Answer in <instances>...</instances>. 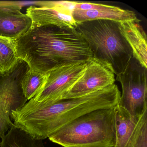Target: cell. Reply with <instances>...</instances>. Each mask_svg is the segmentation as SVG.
I'll return each mask as SVG.
<instances>
[{"label": "cell", "instance_id": "obj_1", "mask_svg": "<svg viewBox=\"0 0 147 147\" xmlns=\"http://www.w3.org/2000/svg\"><path fill=\"white\" fill-rule=\"evenodd\" d=\"M15 44L19 59L25 62L30 69L42 74L93 57L89 46L75 29L32 26L15 40Z\"/></svg>", "mask_w": 147, "mask_h": 147}, {"label": "cell", "instance_id": "obj_2", "mask_svg": "<svg viewBox=\"0 0 147 147\" xmlns=\"http://www.w3.org/2000/svg\"><path fill=\"white\" fill-rule=\"evenodd\" d=\"M120 96L118 87L113 84L87 95L63 99L45 107L12 111L11 118L15 126L34 138L43 140L84 114L114 107Z\"/></svg>", "mask_w": 147, "mask_h": 147}, {"label": "cell", "instance_id": "obj_3", "mask_svg": "<svg viewBox=\"0 0 147 147\" xmlns=\"http://www.w3.org/2000/svg\"><path fill=\"white\" fill-rule=\"evenodd\" d=\"M114 107L98 109L67 124L49 137L63 147H113Z\"/></svg>", "mask_w": 147, "mask_h": 147}, {"label": "cell", "instance_id": "obj_4", "mask_svg": "<svg viewBox=\"0 0 147 147\" xmlns=\"http://www.w3.org/2000/svg\"><path fill=\"white\" fill-rule=\"evenodd\" d=\"M75 30L89 46L93 57L107 63L116 75L124 70L133 57L118 22L102 20L86 21L77 23Z\"/></svg>", "mask_w": 147, "mask_h": 147}, {"label": "cell", "instance_id": "obj_5", "mask_svg": "<svg viewBox=\"0 0 147 147\" xmlns=\"http://www.w3.org/2000/svg\"><path fill=\"white\" fill-rule=\"evenodd\" d=\"M116 80L122 89L118 105L138 117L147 109V68L133 57Z\"/></svg>", "mask_w": 147, "mask_h": 147}, {"label": "cell", "instance_id": "obj_6", "mask_svg": "<svg viewBox=\"0 0 147 147\" xmlns=\"http://www.w3.org/2000/svg\"><path fill=\"white\" fill-rule=\"evenodd\" d=\"M87 61L68 63L47 73L48 78L44 86L22 108H41L61 100L84 73Z\"/></svg>", "mask_w": 147, "mask_h": 147}, {"label": "cell", "instance_id": "obj_7", "mask_svg": "<svg viewBox=\"0 0 147 147\" xmlns=\"http://www.w3.org/2000/svg\"><path fill=\"white\" fill-rule=\"evenodd\" d=\"M29 68L25 62L19 59L12 69L0 73V138L13 125L12 111L22 108L28 100L23 93L21 82Z\"/></svg>", "mask_w": 147, "mask_h": 147}, {"label": "cell", "instance_id": "obj_8", "mask_svg": "<svg viewBox=\"0 0 147 147\" xmlns=\"http://www.w3.org/2000/svg\"><path fill=\"white\" fill-rule=\"evenodd\" d=\"M115 74L107 63L92 57L87 61L84 73L62 99L78 98L114 84Z\"/></svg>", "mask_w": 147, "mask_h": 147}, {"label": "cell", "instance_id": "obj_9", "mask_svg": "<svg viewBox=\"0 0 147 147\" xmlns=\"http://www.w3.org/2000/svg\"><path fill=\"white\" fill-rule=\"evenodd\" d=\"M74 1H45L42 7L31 5L26 14L32 21V26H54L75 29L77 24L72 16Z\"/></svg>", "mask_w": 147, "mask_h": 147}, {"label": "cell", "instance_id": "obj_10", "mask_svg": "<svg viewBox=\"0 0 147 147\" xmlns=\"http://www.w3.org/2000/svg\"><path fill=\"white\" fill-rule=\"evenodd\" d=\"M34 1H0V36L15 40L31 28L32 21L21 12L22 7Z\"/></svg>", "mask_w": 147, "mask_h": 147}, {"label": "cell", "instance_id": "obj_11", "mask_svg": "<svg viewBox=\"0 0 147 147\" xmlns=\"http://www.w3.org/2000/svg\"><path fill=\"white\" fill-rule=\"evenodd\" d=\"M72 16L76 24L97 20L118 23L140 20L132 11L104 4L75 1Z\"/></svg>", "mask_w": 147, "mask_h": 147}, {"label": "cell", "instance_id": "obj_12", "mask_svg": "<svg viewBox=\"0 0 147 147\" xmlns=\"http://www.w3.org/2000/svg\"><path fill=\"white\" fill-rule=\"evenodd\" d=\"M140 20L119 23L120 32L132 51L133 57L147 68V36Z\"/></svg>", "mask_w": 147, "mask_h": 147}, {"label": "cell", "instance_id": "obj_13", "mask_svg": "<svg viewBox=\"0 0 147 147\" xmlns=\"http://www.w3.org/2000/svg\"><path fill=\"white\" fill-rule=\"evenodd\" d=\"M139 117H132L118 104L114 107L115 143L113 147H126Z\"/></svg>", "mask_w": 147, "mask_h": 147}, {"label": "cell", "instance_id": "obj_14", "mask_svg": "<svg viewBox=\"0 0 147 147\" xmlns=\"http://www.w3.org/2000/svg\"><path fill=\"white\" fill-rule=\"evenodd\" d=\"M1 138L0 147H44L42 140L34 138L14 124Z\"/></svg>", "mask_w": 147, "mask_h": 147}, {"label": "cell", "instance_id": "obj_15", "mask_svg": "<svg viewBox=\"0 0 147 147\" xmlns=\"http://www.w3.org/2000/svg\"><path fill=\"white\" fill-rule=\"evenodd\" d=\"M15 40L0 36V73L12 69L18 62Z\"/></svg>", "mask_w": 147, "mask_h": 147}, {"label": "cell", "instance_id": "obj_16", "mask_svg": "<svg viewBox=\"0 0 147 147\" xmlns=\"http://www.w3.org/2000/svg\"><path fill=\"white\" fill-rule=\"evenodd\" d=\"M48 76L31 69H28L21 82L23 93L27 100L34 98L44 86Z\"/></svg>", "mask_w": 147, "mask_h": 147}, {"label": "cell", "instance_id": "obj_17", "mask_svg": "<svg viewBox=\"0 0 147 147\" xmlns=\"http://www.w3.org/2000/svg\"><path fill=\"white\" fill-rule=\"evenodd\" d=\"M126 147H147V109L138 117Z\"/></svg>", "mask_w": 147, "mask_h": 147}, {"label": "cell", "instance_id": "obj_18", "mask_svg": "<svg viewBox=\"0 0 147 147\" xmlns=\"http://www.w3.org/2000/svg\"><path fill=\"white\" fill-rule=\"evenodd\" d=\"M0 145H1V142H0Z\"/></svg>", "mask_w": 147, "mask_h": 147}]
</instances>
